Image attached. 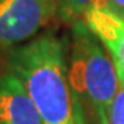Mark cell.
<instances>
[{
    "mask_svg": "<svg viewBox=\"0 0 124 124\" xmlns=\"http://www.w3.org/2000/svg\"><path fill=\"white\" fill-rule=\"evenodd\" d=\"M83 21L106 48L115 65L120 85H124V19L102 6H94Z\"/></svg>",
    "mask_w": 124,
    "mask_h": 124,
    "instance_id": "277c9868",
    "label": "cell"
},
{
    "mask_svg": "<svg viewBox=\"0 0 124 124\" xmlns=\"http://www.w3.org/2000/svg\"><path fill=\"white\" fill-rule=\"evenodd\" d=\"M0 124H43L23 83L10 70L0 73Z\"/></svg>",
    "mask_w": 124,
    "mask_h": 124,
    "instance_id": "5b68a950",
    "label": "cell"
},
{
    "mask_svg": "<svg viewBox=\"0 0 124 124\" xmlns=\"http://www.w3.org/2000/svg\"><path fill=\"white\" fill-rule=\"evenodd\" d=\"M69 83L79 112L90 124H108L109 109L120 87L115 65L99 39L83 19L72 23Z\"/></svg>",
    "mask_w": 124,
    "mask_h": 124,
    "instance_id": "7a4b0ae2",
    "label": "cell"
},
{
    "mask_svg": "<svg viewBox=\"0 0 124 124\" xmlns=\"http://www.w3.org/2000/svg\"><path fill=\"white\" fill-rule=\"evenodd\" d=\"M57 15V0H0V55L26 43Z\"/></svg>",
    "mask_w": 124,
    "mask_h": 124,
    "instance_id": "3957f363",
    "label": "cell"
},
{
    "mask_svg": "<svg viewBox=\"0 0 124 124\" xmlns=\"http://www.w3.org/2000/svg\"><path fill=\"white\" fill-rule=\"evenodd\" d=\"M103 7H108L124 19V0H103Z\"/></svg>",
    "mask_w": 124,
    "mask_h": 124,
    "instance_id": "ba28073f",
    "label": "cell"
},
{
    "mask_svg": "<svg viewBox=\"0 0 124 124\" xmlns=\"http://www.w3.org/2000/svg\"><path fill=\"white\" fill-rule=\"evenodd\" d=\"M108 124H124V85H120L109 109Z\"/></svg>",
    "mask_w": 124,
    "mask_h": 124,
    "instance_id": "52a82bcc",
    "label": "cell"
},
{
    "mask_svg": "<svg viewBox=\"0 0 124 124\" xmlns=\"http://www.w3.org/2000/svg\"><path fill=\"white\" fill-rule=\"evenodd\" d=\"M94 6L103 7V0H57V15L62 21L73 23L83 19L84 14Z\"/></svg>",
    "mask_w": 124,
    "mask_h": 124,
    "instance_id": "8992f818",
    "label": "cell"
},
{
    "mask_svg": "<svg viewBox=\"0 0 124 124\" xmlns=\"http://www.w3.org/2000/svg\"><path fill=\"white\" fill-rule=\"evenodd\" d=\"M69 43L54 32L11 50L6 69L21 80L43 124H88L79 112L69 83Z\"/></svg>",
    "mask_w": 124,
    "mask_h": 124,
    "instance_id": "6da1fadb",
    "label": "cell"
}]
</instances>
